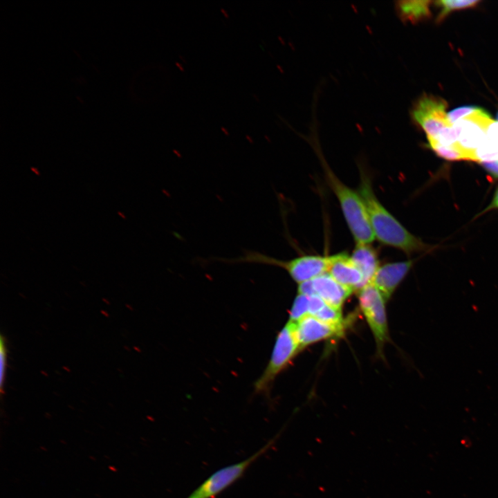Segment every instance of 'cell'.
<instances>
[{"instance_id":"1","label":"cell","mask_w":498,"mask_h":498,"mask_svg":"<svg viewBox=\"0 0 498 498\" xmlns=\"http://www.w3.org/2000/svg\"><path fill=\"white\" fill-rule=\"evenodd\" d=\"M358 192L365 205L374 237L380 243L407 255L431 250V246L409 232L380 203L374 191L370 177L362 170Z\"/></svg>"},{"instance_id":"2","label":"cell","mask_w":498,"mask_h":498,"mask_svg":"<svg viewBox=\"0 0 498 498\" xmlns=\"http://www.w3.org/2000/svg\"><path fill=\"white\" fill-rule=\"evenodd\" d=\"M319 157L327 184L338 199L356 244H371L375 237L361 196L343 183L320 155Z\"/></svg>"},{"instance_id":"3","label":"cell","mask_w":498,"mask_h":498,"mask_svg":"<svg viewBox=\"0 0 498 498\" xmlns=\"http://www.w3.org/2000/svg\"><path fill=\"white\" fill-rule=\"evenodd\" d=\"M212 260L225 264H255L276 266L286 270L298 284L327 273L329 262V256L307 255L283 260L252 250H243V255L238 257H215Z\"/></svg>"},{"instance_id":"4","label":"cell","mask_w":498,"mask_h":498,"mask_svg":"<svg viewBox=\"0 0 498 498\" xmlns=\"http://www.w3.org/2000/svg\"><path fill=\"white\" fill-rule=\"evenodd\" d=\"M299 351L295 324L288 321L276 337L266 368L254 383L255 393L268 395L277 376L288 367Z\"/></svg>"},{"instance_id":"5","label":"cell","mask_w":498,"mask_h":498,"mask_svg":"<svg viewBox=\"0 0 498 498\" xmlns=\"http://www.w3.org/2000/svg\"><path fill=\"white\" fill-rule=\"evenodd\" d=\"M360 309L374 337L378 353L389 341L388 323L385 308L386 300L380 290L369 283L358 290Z\"/></svg>"},{"instance_id":"6","label":"cell","mask_w":498,"mask_h":498,"mask_svg":"<svg viewBox=\"0 0 498 498\" xmlns=\"http://www.w3.org/2000/svg\"><path fill=\"white\" fill-rule=\"evenodd\" d=\"M271 439L250 457L218 470L208 477L187 498H214L243 477L248 468L271 447Z\"/></svg>"},{"instance_id":"7","label":"cell","mask_w":498,"mask_h":498,"mask_svg":"<svg viewBox=\"0 0 498 498\" xmlns=\"http://www.w3.org/2000/svg\"><path fill=\"white\" fill-rule=\"evenodd\" d=\"M492 120L481 108L453 124L458 133L455 146L463 153L465 160L474 161V152L486 138V129Z\"/></svg>"},{"instance_id":"8","label":"cell","mask_w":498,"mask_h":498,"mask_svg":"<svg viewBox=\"0 0 498 498\" xmlns=\"http://www.w3.org/2000/svg\"><path fill=\"white\" fill-rule=\"evenodd\" d=\"M447 105L443 99L431 95H423L414 105L412 117L427 139H436L443 129L452 126L448 120Z\"/></svg>"},{"instance_id":"9","label":"cell","mask_w":498,"mask_h":498,"mask_svg":"<svg viewBox=\"0 0 498 498\" xmlns=\"http://www.w3.org/2000/svg\"><path fill=\"white\" fill-rule=\"evenodd\" d=\"M353 292L335 281L328 273L298 284V293L316 295L329 306L342 310V305Z\"/></svg>"},{"instance_id":"10","label":"cell","mask_w":498,"mask_h":498,"mask_svg":"<svg viewBox=\"0 0 498 498\" xmlns=\"http://www.w3.org/2000/svg\"><path fill=\"white\" fill-rule=\"evenodd\" d=\"M294 324L300 350L321 340L340 337L347 326L328 324L310 315Z\"/></svg>"},{"instance_id":"11","label":"cell","mask_w":498,"mask_h":498,"mask_svg":"<svg viewBox=\"0 0 498 498\" xmlns=\"http://www.w3.org/2000/svg\"><path fill=\"white\" fill-rule=\"evenodd\" d=\"M327 273L338 283L351 291L359 290L366 285L364 276L351 256L340 252L329 256Z\"/></svg>"},{"instance_id":"12","label":"cell","mask_w":498,"mask_h":498,"mask_svg":"<svg viewBox=\"0 0 498 498\" xmlns=\"http://www.w3.org/2000/svg\"><path fill=\"white\" fill-rule=\"evenodd\" d=\"M414 261L389 262L379 266L371 283L387 301L405 278L414 265Z\"/></svg>"},{"instance_id":"13","label":"cell","mask_w":498,"mask_h":498,"mask_svg":"<svg viewBox=\"0 0 498 498\" xmlns=\"http://www.w3.org/2000/svg\"><path fill=\"white\" fill-rule=\"evenodd\" d=\"M350 256L362 273L366 285L369 284L380 266L376 250L371 244L358 243Z\"/></svg>"},{"instance_id":"14","label":"cell","mask_w":498,"mask_h":498,"mask_svg":"<svg viewBox=\"0 0 498 498\" xmlns=\"http://www.w3.org/2000/svg\"><path fill=\"white\" fill-rule=\"evenodd\" d=\"M430 1H401L397 7L403 20L416 23L430 17Z\"/></svg>"},{"instance_id":"15","label":"cell","mask_w":498,"mask_h":498,"mask_svg":"<svg viewBox=\"0 0 498 498\" xmlns=\"http://www.w3.org/2000/svg\"><path fill=\"white\" fill-rule=\"evenodd\" d=\"M498 160V137L486 138L474 152V161L479 163Z\"/></svg>"},{"instance_id":"16","label":"cell","mask_w":498,"mask_h":498,"mask_svg":"<svg viewBox=\"0 0 498 498\" xmlns=\"http://www.w3.org/2000/svg\"><path fill=\"white\" fill-rule=\"evenodd\" d=\"M479 3L480 1L477 0H441L435 1V4L440 8L436 21L441 22L452 12L474 8Z\"/></svg>"},{"instance_id":"17","label":"cell","mask_w":498,"mask_h":498,"mask_svg":"<svg viewBox=\"0 0 498 498\" xmlns=\"http://www.w3.org/2000/svg\"><path fill=\"white\" fill-rule=\"evenodd\" d=\"M431 149L440 157L447 160H465L463 153L456 146H446L433 139H427Z\"/></svg>"},{"instance_id":"18","label":"cell","mask_w":498,"mask_h":498,"mask_svg":"<svg viewBox=\"0 0 498 498\" xmlns=\"http://www.w3.org/2000/svg\"><path fill=\"white\" fill-rule=\"evenodd\" d=\"M309 297L298 293L295 297L289 313L288 322L296 323L309 315Z\"/></svg>"},{"instance_id":"19","label":"cell","mask_w":498,"mask_h":498,"mask_svg":"<svg viewBox=\"0 0 498 498\" xmlns=\"http://www.w3.org/2000/svg\"><path fill=\"white\" fill-rule=\"evenodd\" d=\"M480 109V107L472 105L456 108L447 113L448 120L451 125H453L457 121L468 117Z\"/></svg>"},{"instance_id":"20","label":"cell","mask_w":498,"mask_h":498,"mask_svg":"<svg viewBox=\"0 0 498 498\" xmlns=\"http://www.w3.org/2000/svg\"><path fill=\"white\" fill-rule=\"evenodd\" d=\"M7 348L6 344V339L1 335L0 340V383L1 392L3 393V383L6 379V372L7 366Z\"/></svg>"},{"instance_id":"21","label":"cell","mask_w":498,"mask_h":498,"mask_svg":"<svg viewBox=\"0 0 498 498\" xmlns=\"http://www.w3.org/2000/svg\"><path fill=\"white\" fill-rule=\"evenodd\" d=\"M480 164L492 177L498 178V160L485 161Z\"/></svg>"},{"instance_id":"22","label":"cell","mask_w":498,"mask_h":498,"mask_svg":"<svg viewBox=\"0 0 498 498\" xmlns=\"http://www.w3.org/2000/svg\"><path fill=\"white\" fill-rule=\"evenodd\" d=\"M487 136L498 137V122L492 120L486 129Z\"/></svg>"},{"instance_id":"23","label":"cell","mask_w":498,"mask_h":498,"mask_svg":"<svg viewBox=\"0 0 498 498\" xmlns=\"http://www.w3.org/2000/svg\"><path fill=\"white\" fill-rule=\"evenodd\" d=\"M493 209H498V187L495 192L492 202L484 210L483 212Z\"/></svg>"},{"instance_id":"24","label":"cell","mask_w":498,"mask_h":498,"mask_svg":"<svg viewBox=\"0 0 498 498\" xmlns=\"http://www.w3.org/2000/svg\"><path fill=\"white\" fill-rule=\"evenodd\" d=\"M497 120H498V113H497Z\"/></svg>"}]
</instances>
